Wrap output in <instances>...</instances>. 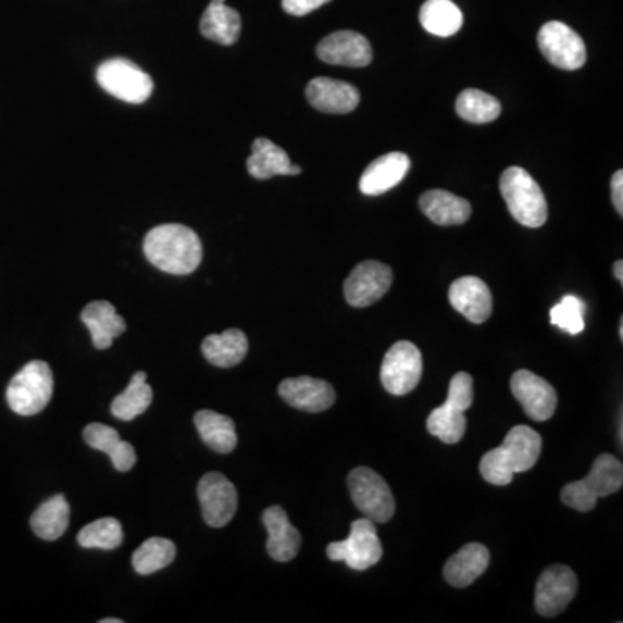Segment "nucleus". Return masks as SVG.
Listing matches in <instances>:
<instances>
[{"instance_id":"nucleus-1","label":"nucleus","mask_w":623,"mask_h":623,"mask_svg":"<svg viewBox=\"0 0 623 623\" xmlns=\"http://www.w3.org/2000/svg\"><path fill=\"white\" fill-rule=\"evenodd\" d=\"M543 437L531 426L520 424L509 429L502 446L488 450L479 461V473L488 484L506 487L516 473H525L539 461Z\"/></svg>"},{"instance_id":"nucleus-2","label":"nucleus","mask_w":623,"mask_h":623,"mask_svg":"<svg viewBox=\"0 0 623 623\" xmlns=\"http://www.w3.org/2000/svg\"><path fill=\"white\" fill-rule=\"evenodd\" d=\"M145 254L149 263L166 274L187 276L200 267L203 247L195 230L186 225H158L145 239Z\"/></svg>"},{"instance_id":"nucleus-3","label":"nucleus","mask_w":623,"mask_h":623,"mask_svg":"<svg viewBox=\"0 0 623 623\" xmlns=\"http://www.w3.org/2000/svg\"><path fill=\"white\" fill-rule=\"evenodd\" d=\"M500 192L514 221L531 229L547 222V201L539 184L522 166H509L500 175Z\"/></svg>"},{"instance_id":"nucleus-4","label":"nucleus","mask_w":623,"mask_h":623,"mask_svg":"<svg viewBox=\"0 0 623 623\" xmlns=\"http://www.w3.org/2000/svg\"><path fill=\"white\" fill-rule=\"evenodd\" d=\"M623 485L622 462L611 454H601L594 461L589 475L561 488L564 506L587 513L593 511L601 497L619 493Z\"/></svg>"},{"instance_id":"nucleus-5","label":"nucleus","mask_w":623,"mask_h":623,"mask_svg":"<svg viewBox=\"0 0 623 623\" xmlns=\"http://www.w3.org/2000/svg\"><path fill=\"white\" fill-rule=\"evenodd\" d=\"M54 391V376L47 362L26 364L8 386V403L20 415H35L47 408Z\"/></svg>"},{"instance_id":"nucleus-6","label":"nucleus","mask_w":623,"mask_h":623,"mask_svg":"<svg viewBox=\"0 0 623 623\" xmlns=\"http://www.w3.org/2000/svg\"><path fill=\"white\" fill-rule=\"evenodd\" d=\"M326 552L329 560L344 561L356 572L370 570L383 558V546L377 537L376 523L365 516L356 520L350 526L347 539L329 544Z\"/></svg>"},{"instance_id":"nucleus-7","label":"nucleus","mask_w":623,"mask_h":623,"mask_svg":"<svg viewBox=\"0 0 623 623\" xmlns=\"http://www.w3.org/2000/svg\"><path fill=\"white\" fill-rule=\"evenodd\" d=\"M348 490L357 509L374 523H388L395 514L390 487L371 468H356L348 475Z\"/></svg>"},{"instance_id":"nucleus-8","label":"nucleus","mask_w":623,"mask_h":623,"mask_svg":"<svg viewBox=\"0 0 623 623\" xmlns=\"http://www.w3.org/2000/svg\"><path fill=\"white\" fill-rule=\"evenodd\" d=\"M98 84L120 101L142 104L153 94V80L148 73L124 58L108 60L96 73Z\"/></svg>"},{"instance_id":"nucleus-9","label":"nucleus","mask_w":623,"mask_h":623,"mask_svg":"<svg viewBox=\"0 0 623 623\" xmlns=\"http://www.w3.org/2000/svg\"><path fill=\"white\" fill-rule=\"evenodd\" d=\"M423 376V356L411 341H399L388 350L379 371L383 386L395 397L411 394Z\"/></svg>"},{"instance_id":"nucleus-10","label":"nucleus","mask_w":623,"mask_h":623,"mask_svg":"<svg viewBox=\"0 0 623 623\" xmlns=\"http://www.w3.org/2000/svg\"><path fill=\"white\" fill-rule=\"evenodd\" d=\"M537 42L544 58L564 72L582 68L587 61L584 40L564 23H546L540 28Z\"/></svg>"},{"instance_id":"nucleus-11","label":"nucleus","mask_w":623,"mask_h":623,"mask_svg":"<svg viewBox=\"0 0 623 623\" xmlns=\"http://www.w3.org/2000/svg\"><path fill=\"white\" fill-rule=\"evenodd\" d=\"M578 590L577 575L566 564H552L544 570L535 587V610L552 619L569 608Z\"/></svg>"},{"instance_id":"nucleus-12","label":"nucleus","mask_w":623,"mask_h":623,"mask_svg":"<svg viewBox=\"0 0 623 623\" xmlns=\"http://www.w3.org/2000/svg\"><path fill=\"white\" fill-rule=\"evenodd\" d=\"M394 283V272L385 263L365 260L359 263L345 281L344 292L348 306L356 309L373 306L385 297Z\"/></svg>"},{"instance_id":"nucleus-13","label":"nucleus","mask_w":623,"mask_h":623,"mask_svg":"<svg viewBox=\"0 0 623 623\" xmlns=\"http://www.w3.org/2000/svg\"><path fill=\"white\" fill-rule=\"evenodd\" d=\"M198 499L204 522L212 528H222L238 511V490L222 473H207L198 484Z\"/></svg>"},{"instance_id":"nucleus-14","label":"nucleus","mask_w":623,"mask_h":623,"mask_svg":"<svg viewBox=\"0 0 623 623\" xmlns=\"http://www.w3.org/2000/svg\"><path fill=\"white\" fill-rule=\"evenodd\" d=\"M511 391L514 399L522 403L531 420L543 423L555 415L558 394L551 383H547L544 377L537 376L532 371H516L511 377Z\"/></svg>"},{"instance_id":"nucleus-15","label":"nucleus","mask_w":623,"mask_h":623,"mask_svg":"<svg viewBox=\"0 0 623 623\" xmlns=\"http://www.w3.org/2000/svg\"><path fill=\"white\" fill-rule=\"evenodd\" d=\"M319 60L336 66L364 68L373 61V49L364 35L352 30H339L327 35L317 46Z\"/></svg>"},{"instance_id":"nucleus-16","label":"nucleus","mask_w":623,"mask_h":623,"mask_svg":"<svg viewBox=\"0 0 623 623\" xmlns=\"http://www.w3.org/2000/svg\"><path fill=\"white\" fill-rule=\"evenodd\" d=\"M279 395L288 406L306 412H324L336 402L335 388L310 376L288 377L281 383Z\"/></svg>"},{"instance_id":"nucleus-17","label":"nucleus","mask_w":623,"mask_h":623,"mask_svg":"<svg viewBox=\"0 0 623 623\" xmlns=\"http://www.w3.org/2000/svg\"><path fill=\"white\" fill-rule=\"evenodd\" d=\"M450 306L473 324H484L493 314V292L475 276L461 277L449 288Z\"/></svg>"},{"instance_id":"nucleus-18","label":"nucleus","mask_w":623,"mask_h":623,"mask_svg":"<svg viewBox=\"0 0 623 623\" xmlns=\"http://www.w3.org/2000/svg\"><path fill=\"white\" fill-rule=\"evenodd\" d=\"M307 99L315 110L323 113L347 115L359 107L361 94L347 82L319 77L307 85Z\"/></svg>"},{"instance_id":"nucleus-19","label":"nucleus","mask_w":623,"mask_h":623,"mask_svg":"<svg viewBox=\"0 0 623 623\" xmlns=\"http://www.w3.org/2000/svg\"><path fill=\"white\" fill-rule=\"evenodd\" d=\"M262 522L267 528V552L272 560L288 563L295 560L301 547V535L289 523L288 514L281 506H271L262 514Z\"/></svg>"},{"instance_id":"nucleus-20","label":"nucleus","mask_w":623,"mask_h":623,"mask_svg":"<svg viewBox=\"0 0 623 623\" xmlns=\"http://www.w3.org/2000/svg\"><path fill=\"white\" fill-rule=\"evenodd\" d=\"M411 169V160L408 154L386 153L376 158L362 174L359 189L365 196H379L394 189L402 183Z\"/></svg>"},{"instance_id":"nucleus-21","label":"nucleus","mask_w":623,"mask_h":623,"mask_svg":"<svg viewBox=\"0 0 623 623\" xmlns=\"http://www.w3.org/2000/svg\"><path fill=\"white\" fill-rule=\"evenodd\" d=\"M490 564V552L484 544L471 543L447 560L444 577L452 587H468L484 575Z\"/></svg>"},{"instance_id":"nucleus-22","label":"nucleus","mask_w":623,"mask_h":623,"mask_svg":"<svg viewBox=\"0 0 623 623\" xmlns=\"http://www.w3.org/2000/svg\"><path fill=\"white\" fill-rule=\"evenodd\" d=\"M82 323L92 335L94 347L107 350L113 345L115 338L124 335L127 323L124 317L116 314L115 307L110 301H92L82 310Z\"/></svg>"},{"instance_id":"nucleus-23","label":"nucleus","mask_w":623,"mask_h":623,"mask_svg":"<svg viewBox=\"0 0 623 623\" xmlns=\"http://www.w3.org/2000/svg\"><path fill=\"white\" fill-rule=\"evenodd\" d=\"M253 151L248 158L247 169L251 177L259 180L276 177V175H300L301 169L298 165H291L288 153L285 149L274 145L272 140L259 139L253 140Z\"/></svg>"},{"instance_id":"nucleus-24","label":"nucleus","mask_w":623,"mask_h":623,"mask_svg":"<svg viewBox=\"0 0 623 623\" xmlns=\"http://www.w3.org/2000/svg\"><path fill=\"white\" fill-rule=\"evenodd\" d=\"M84 440L92 449L101 450L110 456L113 466L120 473H127L136 464V450L128 441L120 438L115 428H110L107 424L92 423L84 429Z\"/></svg>"},{"instance_id":"nucleus-25","label":"nucleus","mask_w":623,"mask_h":623,"mask_svg":"<svg viewBox=\"0 0 623 623\" xmlns=\"http://www.w3.org/2000/svg\"><path fill=\"white\" fill-rule=\"evenodd\" d=\"M421 212L428 216L433 224L449 227L462 225L470 221L471 204L464 198L441 189L426 191L420 198Z\"/></svg>"},{"instance_id":"nucleus-26","label":"nucleus","mask_w":623,"mask_h":623,"mask_svg":"<svg viewBox=\"0 0 623 623\" xmlns=\"http://www.w3.org/2000/svg\"><path fill=\"white\" fill-rule=\"evenodd\" d=\"M203 37L221 46H233L241 34V16L236 9L225 5V0H212L200 22Z\"/></svg>"},{"instance_id":"nucleus-27","label":"nucleus","mask_w":623,"mask_h":623,"mask_svg":"<svg viewBox=\"0 0 623 623\" xmlns=\"http://www.w3.org/2000/svg\"><path fill=\"white\" fill-rule=\"evenodd\" d=\"M201 350L210 364L229 370L245 361L248 353V338L241 329H227L221 335L207 336Z\"/></svg>"},{"instance_id":"nucleus-28","label":"nucleus","mask_w":623,"mask_h":623,"mask_svg":"<svg viewBox=\"0 0 623 623\" xmlns=\"http://www.w3.org/2000/svg\"><path fill=\"white\" fill-rule=\"evenodd\" d=\"M196 429L201 440L219 454H229L238 446L236 424L229 415L215 411H200L195 414Z\"/></svg>"},{"instance_id":"nucleus-29","label":"nucleus","mask_w":623,"mask_h":623,"mask_svg":"<svg viewBox=\"0 0 623 623\" xmlns=\"http://www.w3.org/2000/svg\"><path fill=\"white\" fill-rule=\"evenodd\" d=\"M70 504L64 496L46 500L30 518L32 531L43 540H58L68 531Z\"/></svg>"},{"instance_id":"nucleus-30","label":"nucleus","mask_w":623,"mask_h":623,"mask_svg":"<svg viewBox=\"0 0 623 623\" xmlns=\"http://www.w3.org/2000/svg\"><path fill=\"white\" fill-rule=\"evenodd\" d=\"M420 23L428 34L452 37L461 30L464 16L452 0H426L421 5Z\"/></svg>"},{"instance_id":"nucleus-31","label":"nucleus","mask_w":623,"mask_h":623,"mask_svg":"<svg viewBox=\"0 0 623 623\" xmlns=\"http://www.w3.org/2000/svg\"><path fill=\"white\" fill-rule=\"evenodd\" d=\"M146 373L132 376L130 383L122 394L111 403V414L120 421L136 420L137 415L145 414L153 402V388L146 383Z\"/></svg>"},{"instance_id":"nucleus-32","label":"nucleus","mask_w":623,"mask_h":623,"mask_svg":"<svg viewBox=\"0 0 623 623\" xmlns=\"http://www.w3.org/2000/svg\"><path fill=\"white\" fill-rule=\"evenodd\" d=\"M426 426H428V432L432 433L433 437H437L444 444L454 446L462 440L464 433H466V411L446 400L444 406L433 409L432 414L428 415V421H426Z\"/></svg>"},{"instance_id":"nucleus-33","label":"nucleus","mask_w":623,"mask_h":623,"mask_svg":"<svg viewBox=\"0 0 623 623\" xmlns=\"http://www.w3.org/2000/svg\"><path fill=\"white\" fill-rule=\"evenodd\" d=\"M456 111L462 120L470 124H490L494 120L499 119L500 102L490 94L482 92L478 89H466L459 94L456 101Z\"/></svg>"},{"instance_id":"nucleus-34","label":"nucleus","mask_w":623,"mask_h":623,"mask_svg":"<svg viewBox=\"0 0 623 623\" xmlns=\"http://www.w3.org/2000/svg\"><path fill=\"white\" fill-rule=\"evenodd\" d=\"M175 555L177 549L172 540L153 537L137 547V551L132 556V564L139 575H151L166 569L175 560Z\"/></svg>"},{"instance_id":"nucleus-35","label":"nucleus","mask_w":623,"mask_h":623,"mask_svg":"<svg viewBox=\"0 0 623 623\" xmlns=\"http://www.w3.org/2000/svg\"><path fill=\"white\" fill-rule=\"evenodd\" d=\"M78 544L85 549H116L124 543V531L115 518H101L82 528Z\"/></svg>"},{"instance_id":"nucleus-36","label":"nucleus","mask_w":623,"mask_h":623,"mask_svg":"<svg viewBox=\"0 0 623 623\" xmlns=\"http://www.w3.org/2000/svg\"><path fill=\"white\" fill-rule=\"evenodd\" d=\"M585 309L587 306L581 298L566 295L558 306L552 307L551 324L560 327L569 335H581L585 327Z\"/></svg>"},{"instance_id":"nucleus-37","label":"nucleus","mask_w":623,"mask_h":623,"mask_svg":"<svg viewBox=\"0 0 623 623\" xmlns=\"http://www.w3.org/2000/svg\"><path fill=\"white\" fill-rule=\"evenodd\" d=\"M332 0H283V9L291 16H306Z\"/></svg>"},{"instance_id":"nucleus-38","label":"nucleus","mask_w":623,"mask_h":623,"mask_svg":"<svg viewBox=\"0 0 623 623\" xmlns=\"http://www.w3.org/2000/svg\"><path fill=\"white\" fill-rule=\"evenodd\" d=\"M611 198H613V207L620 216H623V172L616 170L613 177H611Z\"/></svg>"},{"instance_id":"nucleus-39","label":"nucleus","mask_w":623,"mask_h":623,"mask_svg":"<svg viewBox=\"0 0 623 623\" xmlns=\"http://www.w3.org/2000/svg\"><path fill=\"white\" fill-rule=\"evenodd\" d=\"M613 276L619 279V283H623V262L622 260H616L615 265H613Z\"/></svg>"},{"instance_id":"nucleus-40","label":"nucleus","mask_w":623,"mask_h":623,"mask_svg":"<svg viewBox=\"0 0 623 623\" xmlns=\"http://www.w3.org/2000/svg\"><path fill=\"white\" fill-rule=\"evenodd\" d=\"M122 622V620L119 619H107V620H102L101 623H120Z\"/></svg>"},{"instance_id":"nucleus-41","label":"nucleus","mask_w":623,"mask_h":623,"mask_svg":"<svg viewBox=\"0 0 623 623\" xmlns=\"http://www.w3.org/2000/svg\"><path fill=\"white\" fill-rule=\"evenodd\" d=\"M619 335L620 339L623 341V321H620Z\"/></svg>"}]
</instances>
